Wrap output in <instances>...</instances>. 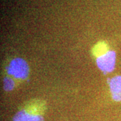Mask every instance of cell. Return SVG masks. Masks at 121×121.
<instances>
[{
  "mask_svg": "<svg viewBox=\"0 0 121 121\" xmlns=\"http://www.w3.org/2000/svg\"><path fill=\"white\" fill-rule=\"evenodd\" d=\"M7 72L8 77L12 78L13 80L15 79L23 81L28 76L29 67L27 63L24 59L16 58L12 60L9 64L7 67Z\"/></svg>",
  "mask_w": 121,
  "mask_h": 121,
  "instance_id": "3",
  "label": "cell"
},
{
  "mask_svg": "<svg viewBox=\"0 0 121 121\" xmlns=\"http://www.w3.org/2000/svg\"><path fill=\"white\" fill-rule=\"evenodd\" d=\"M44 107L41 103H34L17 112L13 121H44Z\"/></svg>",
  "mask_w": 121,
  "mask_h": 121,
  "instance_id": "2",
  "label": "cell"
},
{
  "mask_svg": "<svg viewBox=\"0 0 121 121\" xmlns=\"http://www.w3.org/2000/svg\"><path fill=\"white\" fill-rule=\"evenodd\" d=\"M16 83L12 78L9 77H5L4 79V87L6 91H11L14 88Z\"/></svg>",
  "mask_w": 121,
  "mask_h": 121,
  "instance_id": "5",
  "label": "cell"
},
{
  "mask_svg": "<svg viewBox=\"0 0 121 121\" xmlns=\"http://www.w3.org/2000/svg\"><path fill=\"white\" fill-rule=\"evenodd\" d=\"M94 53L97 56V65L104 73L112 72L116 64V52L108 50L106 44H99L95 47Z\"/></svg>",
  "mask_w": 121,
  "mask_h": 121,
  "instance_id": "1",
  "label": "cell"
},
{
  "mask_svg": "<svg viewBox=\"0 0 121 121\" xmlns=\"http://www.w3.org/2000/svg\"><path fill=\"white\" fill-rule=\"evenodd\" d=\"M110 92L114 100L121 102V76L112 78L109 82Z\"/></svg>",
  "mask_w": 121,
  "mask_h": 121,
  "instance_id": "4",
  "label": "cell"
}]
</instances>
